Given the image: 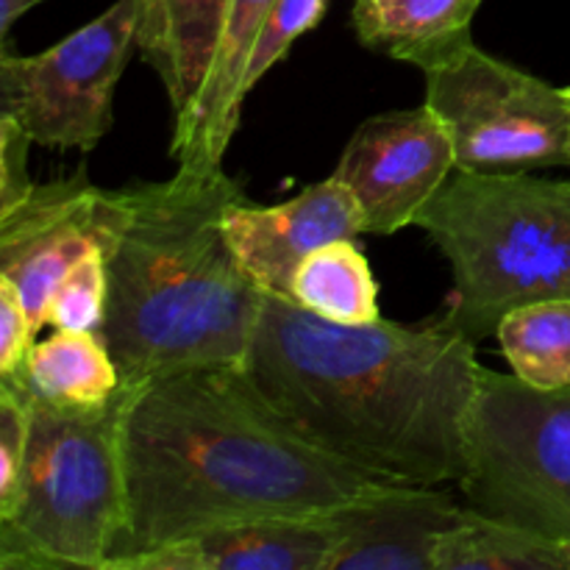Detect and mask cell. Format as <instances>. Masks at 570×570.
Returning a JSON list of instances; mask_svg holds the SVG:
<instances>
[{"label": "cell", "instance_id": "obj_21", "mask_svg": "<svg viewBox=\"0 0 570 570\" xmlns=\"http://www.w3.org/2000/svg\"><path fill=\"white\" fill-rule=\"evenodd\" d=\"M109 304V267L104 250H92L67 271L48 304V326L65 332H100Z\"/></svg>", "mask_w": 570, "mask_h": 570}, {"label": "cell", "instance_id": "obj_16", "mask_svg": "<svg viewBox=\"0 0 570 570\" xmlns=\"http://www.w3.org/2000/svg\"><path fill=\"white\" fill-rule=\"evenodd\" d=\"M479 3L482 0H356L351 26L365 48L426 72L473 42Z\"/></svg>", "mask_w": 570, "mask_h": 570}, {"label": "cell", "instance_id": "obj_26", "mask_svg": "<svg viewBox=\"0 0 570 570\" xmlns=\"http://www.w3.org/2000/svg\"><path fill=\"white\" fill-rule=\"evenodd\" d=\"M562 89H566V95L570 98V87H562Z\"/></svg>", "mask_w": 570, "mask_h": 570}, {"label": "cell", "instance_id": "obj_23", "mask_svg": "<svg viewBox=\"0 0 570 570\" xmlns=\"http://www.w3.org/2000/svg\"><path fill=\"white\" fill-rule=\"evenodd\" d=\"M37 343V328L22 306L14 284L0 278V379H20L28 354Z\"/></svg>", "mask_w": 570, "mask_h": 570}, {"label": "cell", "instance_id": "obj_5", "mask_svg": "<svg viewBox=\"0 0 570 570\" xmlns=\"http://www.w3.org/2000/svg\"><path fill=\"white\" fill-rule=\"evenodd\" d=\"M137 387L122 384L109 404L92 410L28 393L26 465L14 501L0 512V568H109L126 521L122 421Z\"/></svg>", "mask_w": 570, "mask_h": 570}, {"label": "cell", "instance_id": "obj_3", "mask_svg": "<svg viewBox=\"0 0 570 570\" xmlns=\"http://www.w3.org/2000/svg\"><path fill=\"white\" fill-rule=\"evenodd\" d=\"M126 189L131 215L106 256L100 326L122 382L243 365L265 306L226 237V212L245 198L243 184L223 165H178L167 181Z\"/></svg>", "mask_w": 570, "mask_h": 570}, {"label": "cell", "instance_id": "obj_11", "mask_svg": "<svg viewBox=\"0 0 570 570\" xmlns=\"http://www.w3.org/2000/svg\"><path fill=\"white\" fill-rule=\"evenodd\" d=\"M465 515L440 488L379 484L323 512L332 538L326 570H438L434 554Z\"/></svg>", "mask_w": 570, "mask_h": 570}, {"label": "cell", "instance_id": "obj_24", "mask_svg": "<svg viewBox=\"0 0 570 570\" xmlns=\"http://www.w3.org/2000/svg\"><path fill=\"white\" fill-rule=\"evenodd\" d=\"M28 145H33L9 117H0V215L20 206L31 195Z\"/></svg>", "mask_w": 570, "mask_h": 570}, {"label": "cell", "instance_id": "obj_19", "mask_svg": "<svg viewBox=\"0 0 570 570\" xmlns=\"http://www.w3.org/2000/svg\"><path fill=\"white\" fill-rule=\"evenodd\" d=\"M512 376L546 393H570V298L523 304L499 323Z\"/></svg>", "mask_w": 570, "mask_h": 570}, {"label": "cell", "instance_id": "obj_12", "mask_svg": "<svg viewBox=\"0 0 570 570\" xmlns=\"http://www.w3.org/2000/svg\"><path fill=\"white\" fill-rule=\"evenodd\" d=\"M365 234L360 204L334 176L309 184L276 206L239 198L226 212V237L234 256L265 295L293 301L301 262L337 239Z\"/></svg>", "mask_w": 570, "mask_h": 570}, {"label": "cell", "instance_id": "obj_22", "mask_svg": "<svg viewBox=\"0 0 570 570\" xmlns=\"http://www.w3.org/2000/svg\"><path fill=\"white\" fill-rule=\"evenodd\" d=\"M31 429V395L26 384L0 379V512L14 501Z\"/></svg>", "mask_w": 570, "mask_h": 570}, {"label": "cell", "instance_id": "obj_20", "mask_svg": "<svg viewBox=\"0 0 570 570\" xmlns=\"http://www.w3.org/2000/svg\"><path fill=\"white\" fill-rule=\"evenodd\" d=\"M438 570H568L566 540H551L465 507L454 529L440 540Z\"/></svg>", "mask_w": 570, "mask_h": 570}, {"label": "cell", "instance_id": "obj_18", "mask_svg": "<svg viewBox=\"0 0 570 570\" xmlns=\"http://www.w3.org/2000/svg\"><path fill=\"white\" fill-rule=\"evenodd\" d=\"M293 301L326 321L373 323L379 284L356 239H337L306 256L293 278Z\"/></svg>", "mask_w": 570, "mask_h": 570}, {"label": "cell", "instance_id": "obj_17", "mask_svg": "<svg viewBox=\"0 0 570 570\" xmlns=\"http://www.w3.org/2000/svg\"><path fill=\"white\" fill-rule=\"evenodd\" d=\"M3 382L26 384L33 399L72 410L109 404L126 384L100 332L65 328H56L48 340L33 343L22 376Z\"/></svg>", "mask_w": 570, "mask_h": 570}, {"label": "cell", "instance_id": "obj_2", "mask_svg": "<svg viewBox=\"0 0 570 570\" xmlns=\"http://www.w3.org/2000/svg\"><path fill=\"white\" fill-rule=\"evenodd\" d=\"M122 562L232 523L312 518L382 479L301 438L243 365L193 367L139 384L122 421Z\"/></svg>", "mask_w": 570, "mask_h": 570}, {"label": "cell", "instance_id": "obj_4", "mask_svg": "<svg viewBox=\"0 0 570 570\" xmlns=\"http://www.w3.org/2000/svg\"><path fill=\"white\" fill-rule=\"evenodd\" d=\"M415 226L454 273L445 317L476 343L518 306L570 298V181L454 170Z\"/></svg>", "mask_w": 570, "mask_h": 570}, {"label": "cell", "instance_id": "obj_1", "mask_svg": "<svg viewBox=\"0 0 570 570\" xmlns=\"http://www.w3.org/2000/svg\"><path fill=\"white\" fill-rule=\"evenodd\" d=\"M243 367L301 438L345 465L393 484H460L484 367L445 315L337 323L265 295Z\"/></svg>", "mask_w": 570, "mask_h": 570}, {"label": "cell", "instance_id": "obj_9", "mask_svg": "<svg viewBox=\"0 0 570 570\" xmlns=\"http://www.w3.org/2000/svg\"><path fill=\"white\" fill-rule=\"evenodd\" d=\"M128 215V189L95 187L83 170L33 184L20 206L0 215V278L14 284L37 332L67 271L92 250L109 256Z\"/></svg>", "mask_w": 570, "mask_h": 570}, {"label": "cell", "instance_id": "obj_25", "mask_svg": "<svg viewBox=\"0 0 570 570\" xmlns=\"http://www.w3.org/2000/svg\"><path fill=\"white\" fill-rule=\"evenodd\" d=\"M39 3H45V0H0V39H3V45H9L14 22Z\"/></svg>", "mask_w": 570, "mask_h": 570}, {"label": "cell", "instance_id": "obj_8", "mask_svg": "<svg viewBox=\"0 0 570 570\" xmlns=\"http://www.w3.org/2000/svg\"><path fill=\"white\" fill-rule=\"evenodd\" d=\"M142 0H115L37 56L0 53V117L33 145L95 150L115 126V92L139 48Z\"/></svg>", "mask_w": 570, "mask_h": 570}, {"label": "cell", "instance_id": "obj_15", "mask_svg": "<svg viewBox=\"0 0 570 570\" xmlns=\"http://www.w3.org/2000/svg\"><path fill=\"white\" fill-rule=\"evenodd\" d=\"M228 0H142L139 50L170 98L173 128L184 126L212 72Z\"/></svg>", "mask_w": 570, "mask_h": 570}, {"label": "cell", "instance_id": "obj_14", "mask_svg": "<svg viewBox=\"0 0 570 570\" xmlns=\"http://www.w3.org/2000/svg\"><path fill=\"white\" fill-rule=\"evenodd\" d=\"M276 0H228L212 72L184 126L173 128L170 156L176 165H223L243 120L245 70L262 26Z\"/></svg>", "mask_w": 570, "mask_h": 570}, {"label": "cell", "instance_id": "obj_13", "mask_svg": "<svg viewBox=\"0 0 570 570\" xmlns=\"http://www.w3.org/2000/svg\"><path fill=\"white\" fill-rule=\"evenodd\" d=\"M332 538L321 515L232 523L122 562L120 570H326Z\"/></svg>", "mask_w": 570, "mask_h": 570}, {"label": "cell", "instance_id": "obj_6", "mask_svg": "<svg viewBox=\"0 0 570 570\" xmlns=\"http://www.w3.org/2000/svg\"><path fill=\"white\" fill-rule=\"evenodd\" d=\"M456 488L476 515L570 540V393L484 367Z\"/></svg>", "mask_w": 570, "mask_h": 570}, {"label": "cell", "instance_id": "obj_7", "mask_svg": "<svg viewBox=\"0 0 570 570\" xmlns=\"http://www.w3.org/2000/svg\"><path fill=\"white\" fill-rule=\"evenodd\" d=\"M426 100L454 145L456 170L532 173L570 167L566 89L468 45L423 72Z\"/></svg>", "mask_w": 570, "mask_h": 570}, {"label": "cell", "instance_id": "obj_27", "mask_svg": "<svg viewBox=\"0 0 570 570\" xmlns=\"http://www.w3.org/2000/svg\"><path fill=\"white\" fill-rule=\"evenodd\" d=\"M360 3H367V0H360Z\"/></svg>", "mask_w": 570, "mask_h": 570}, {"label": "cell", "instance_id": "obj_10", "mask_svg": "<svg viewBox=\"0 0 570 570\" xmlns=\"http://www.w3.org/2000/svg\"><path fill=\"white\" fill-rule=\"evenodd\" d=\"M456 170L454 145L440 117L417 109L371 117L345 145L332 176L360 204L365 234L415 226L423 206Z\"/></svg>", "mask_w": 570, "mask_h": 570}]
</instances>
